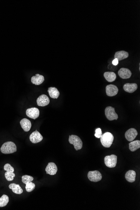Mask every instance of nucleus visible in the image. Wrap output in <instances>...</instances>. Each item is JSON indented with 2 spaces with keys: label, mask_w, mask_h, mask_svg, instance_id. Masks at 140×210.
Here are the masks:
<instances>
[{
  "label": "nucleus",
  "mask_w": 140,
  "mask_h": 210,
  "mask_svg": "<svg viewBox=\"0 0 140 210\" xmlns=\"http://www.w3.org/2000/svg\"><path fill=\"white\" fill-rule=\"evenodd\" d=\"M16 145L14 142H5L2 145L1 148V152L4 154H11L17 151Z\"/></svg>",
  "instance_id": "1"
},
{
  "label": "nucleus",
  "mask_w": 140,
  "mask_h": 210,
  "mask_svg": "<svg viewBox=\"0 0 140 210\" xmlns=\"http://www.w3.org/2000/svg\"><path fill=\"white\" fill-rule=\"evenodd\" d=\"M100 142L102 146L105 148H110L114 141V136L110 132H106L102 134L100 138Z\"/></svg>",
  "instance_id": "2"
},
{
  "label": "nucleus",
  "mask_w": 140,
  "mask_h": 210,
  "mask_svg": "<svg viewBox=\"0 0 140 210\" xmlns=\"http://www.w3.org/2000/svg\"><path fill=\"white\" fill-rule=\"evenodd\" d=\"M69 142L70 144H73L76 150L78 151L81 149L83 146V142L79 137L76 135H70L69 138Z\"/></svg>",
  "instance_id": "3"
},
{
  "label": "nucleus",
  "mask_w": 140,
  "mask_h": 210,
  "mask_svg": "<svg viewBox=\"0 0 140 210\" xmlns=\"http://www.w3.org/2000/svg\"><path fill=\"white\" fill-rule=\"evenodd\" d=\"M105 114L108 120L112 121L117 120L118 118L117 114L115 112V109L111 106L107 107L105 110Z\"/></svg>",
  "instance_id": "4"
},
{
  "label": "nucleus",
  "mask_w": 140,
  "mask_h": 210,
  "mask_svg": "<svg viewBox=\"0 0 140 210\" xmlns=\"http://www.w3.org/2000/svg\"><path fill=\"white\" fill-rule=\"evenodd\" d=\"M117 157L114 154L106 156L104 159L106 166L109 168H114L115 167L117 163Z\"/></svg>",
  "instance_id": "5"
},
{
  "label": "nucleus",
  "mask_w": 140,
  "mask_h": 210,
  "mask_svg": "<svg viewBox=\"0 0 140 210\" xmlns=\"http://www.w3.org/2000/svg\"><path fill=\"white\" fill-rule=\"evenodd\" d=\"M88 178L92 182H97L102 180V175L98 171H93L88 172Z\"/></svg>",
  "instance_id": "6"
},
{
  "label": "nucleus",
  "mask_w": 140,
  "mask_h": 210,
  "mask_svg": "<svg viewBox=\"0 0 140 210\" xmlns=\"http://www.w3.org/2000/svg\"><path fill=\"white\" fill-rule=\"evenodd\" d=\"M137 131L135 128H131L127 130L125 133V137L129 142H132L138 135Z\"/></svg>",
  "instance_id": "7"
},
{
  "label": "nucleus",
  "mask_w": 140,
  "mask_h": 210,
  "mask_svg": "<svg viewBox=\"0 0 140 210\" xmlns=\"http://www.w3.org/2000/svg\"><path fill=\"white\" fill-rule=\"evenodd\" d=\"M26 113L28 117L34 120L38 118L40 115V111L36 108H29L26 110Z\"/></svg>",
  "instance_id": "8"
},
{
  "label": "nucleus",
  "mask_w": 140,
  "mask_h": 210,
  "mask_svg": "<svg viewBox=\"0 0 140 210\" xmlns=\"http://www.w3.org/2000/svg\"><path fill=\"white\" fill-rule=\"evenodd\" d=\"M106 94L109 96H115L118 92V89L115 85L109 84L106 87Z\"/></svg>",
  "instance_id": "9"
},
{
  "label": "nucleus",
  "mask_w": 140,
  "mask_h": 210,
  "mask_svg": "<svg viewBox=\"0 0 140 210\" xmlns=\"http://www.w3.org/2000/svg\"><path fill=\"white\" fill-rule=\"evenodd\" d=\"M29 139L32 143L33 144H37L42 141L43 137L40 134V132L38 130H36L30 135L29 136Z\"/></svg>",
  "instance_id": "10"
},
{
  "label": "nucleus",
  "mask_w": 140,
  "mask_h": 210,
  "mask_svg": "<svg viewBox=\"0 0 140 210\" xmlns=\"http://www.w3.org/2000/svg\"><path fill=\"white\" fill-rule=\"evenodd\" d=\"M37 102L38 106L44 107L50 103V99L47 95L42 94L37 99Z\"/></svg>",
  "instance_id": "11"
},
{
  "label": "nucleus",
  "mask_w": 140,
  "mask_h": 210,
  "mask_svg": "<svg viewBox=\"0 0 140 210\" xmlns=\"http://www.w3.org/2000/svg\"><path fill=\"white\" fill-rule=\"evenodd\" d=\"M45 171L47 174L54 175L58 171V168L56 164L53 162H50L45 168Z\"/></svg>",
  "instance_id": "12"
},
{
  "label": "nucleus",
  "mask_w": 140,
  "mask_h": 210,
  "mask_svg": "<svg viewBox=\"0 0 140 210\" xmlns=\"http://www.w3.org/2000/svg\"><path fill=\"white\" fill-rule=\"evenodd\" d=\"M119 76L123 79H128L131 77L132 73L129 69L124 68H120L118 72Z\"/></svg>",
  "instance_id": "13"
},
{
  "label": "nucleus",
  "mask_w": 140,
  "mask_h": 210,
  "mask_svg": "<svg viewBox=\"0 0 140 210\" xmlns=\"http://www.w3.org/2000/svg\"><path fill=\"white\" fill-rule=\"evenodd\" d=\"M20 124L22 129L25 132H28L31 128V122L27 119H22V120L20 121Z\"/></svg>",
  "instance_id": "14"
},
{
  "label": "nucleus",
  "mask_w": 140,
  "mask_h": 210,
  "mask_svg": "<svg viewBox=\"0 0 140 210\" xmlns=\"http://www.w3.org/2000/svg\"><path fill=\"white\" fill-rule=\"evenodd\" d=\"M138 89V85L135 83H126L123 86L124 91L129 93H132Z\"/></svg>",
  "instance_id": "15"
},
{
  "label": "nucleus",
  "mask_w": 140,
  "mask_h": 210,
  "mask_svg": "<svg viewBox=\"0 0 140 210\" xmlns=\"http://www.w3.org/2000/svg\"><path fill=\"white\" fill-rule=\"evenodd\" d=\"M128 56H129V53L127 52L124 50H121L116 52L115 53L114 58L117 59L118 61H120L128 58Z\"/></svg>",
  "instance_id": "16"
},
{
  "label": "nucleus",
  "mask_w": 140,
  "mask_h": 210,
  "mask_svg": "<svg viewBox=\"0 0 140 210\" xmlns=\"http://www.w3.org/2000/svg\"><path fill=\"white\" fill-rule=\"evenodd\" d=\"M44 81V77L42 75L36 74V76H33L31 78V82L36 85L42 84Z\"/></svg>",
  "instance_id": "17"
},
{
  "label": "nucleus",
  "mask_w": 140,
  "mask_h": 210,
  "mask_svg": "<svg viewBox=\"0 0 140 210\" xmlns=\"http://www.w3.org/2000/svg\"><path fill=\"white\" fill-rule=\"evenodd\" d=\"M136 176V172L134 171L129 170L126 173L125 178L128 182H133L135 181Z\"/></svg>",
  "instance_id": "18"
},
{
  "label": "nucleus",
  "mask_w": 140,
  "mask_h": 210,
  "mask_svg": "<svg viewBox=\"0 0 140 210\" xmlns=\"http://www.w3.org/2000/svg\"><path fill=\"white\" fill-rule=\"evenodd\" d=\"M48 92L51 98L58 99L60 95V92L56 87H50L48 88Z\"/></svg>",
  "instance_id": "19"
},
{
  "label": "nucleus",
  "mask_w": 140,
  "mask_h": 210,
  "mask_svg": "<svg viewBox=\"0 0 140 210\" xmlns=\"http://www.w3.org/2000/svg\"><path fill=\"white\" fill-rule=\"evenodd\" d=\"M104 76L106 80L109 82L114 81L116 78V75L113 72H106L104 74Z\"/></svg>",
  "instance_id": "20"
},
{
  "label": "nucleus",
  "mask_w": 140,
  "mask_h": 210,
  "mask_svg": "<svg viewBox=\"0 0 140 210\" xmlns=\"http://www.w3.org/2000/svg\"><path fill=\"white\" fill-rule=\"evenodd\" d=\"M9 188L12 190L13 192L17 194H21L23 191L19 184L11 183L9 185Z\"/></svg>",
  "instance_id": "21"
},
{
  "label": "nucleus",
  "mask_w": 140,
  "mask_h": 210,
  "mask_svg": "<svg viewBox=\"0 0 140 210\" xmlns=\"http://www.w3.org/2000/svg\"><path fill=\"white\" fill-rule=\"evenodd\" d=\"M129 149L130 151L133 152L140 148V141L139 140L133 141L129 144Z\"/></svg>",
  "instance_id": "22"
},
{
  "label": "nucleus",
  "mask_w": 140,
  "mask_h": 210,
  "mask_svg": "<svg viewBox=\"0 0 140 210\" xmlns=\"http://www.w3.org/2000/svg\"><path fill=\"white\" fill-rule=\"evenodd\" d=\"M9 202V198L7 195H4L0 198V207L6 206Z\"/></svg>",
  "instance_id": "23"
},
{
  "label": "nucleus",
  "mask_w": 140,
  "mask_h": 210,
  "mask_svg": "<svg viewBox=\"0 0 140 210\" xmlns=\"http://www.w3.org/2000/svg\"><path fill=\"white\" fill-rule=\"evenodd\" d=\"M34 178L32 176L25 175L22 177V182L24 184H26L29 182H32Z\"/></svg>",
  "instance_id": "24"
},
{
  "label": "nucleus",
  "mask_w": 140,
  "mask_h": 210,
  "mask_svg": "<svg viewBox=\"0 0 140 210\" xmlns=\"http://www.w3.org/2000/svg\"><path fill=\"white\" fill-rule=\"evenodd\" d=\"M35 187V184L32 182L27 183L26 184V187H25L26 191L29 193L31 192L34 190Z\"/></svg>",
  "instance_id": "25"
},
{
  "label": "nucleus",
  "mask_w": 140,
  "mask_h": 210,
  "mask_svg": "<svg viewBox=\"0 0 140 210\" xmlns=\"http://www.w3.org/2000/svg\"><path fill=\"white\" fill-rule=\"evenodd\" d=\"M5 177L7 181H11L15 177V174L14 172H6L5 173Z\"/></svg>",
  "instance_id": "26"
},
{
  "label": "nucleus",
  "mask_w": 140,
  "mask_h": 210,
  "mask_svg": "<svg viewBox=\"0 0 140 210\" xmlns=\"http://www.w3.org/2000/svg\"><path fill=\"white\" fill-rule=\"evenodd\" d=\"M4 169L8 172H14V168L9 164H6L4 165Z\"/></svg>",
  "instance_id": "27"
},
{
  "label": "nucleus",
  "mask_w": 140,
  "mask_h": 210,
  "mask_svg": "<svg viewBox=\"0 0 140 210\" xmlns=\"http://www.w3.org/2000/svg\"><path fill=\"white\" fill-rule=\"evenodd\" d=\"M102 132L101 129L100 128H98L95 130V134L94 136L98 138H100L102 135Z\"/></svg>",
  "instance_id": "28"
},
{
  "label": "nucleus",
  "mask_w": 140,
  "mask_h": 210,
  "mask_svg": "<svg viewBox=\"0 0 140 210\" xmlns=\"http://www.w3.org/2000/svg\"><path fill=\"white\" fill-rule=\"evenodd\" d=\"M118 60L117 59H114V60L112 61V63L113 64V65H116L118 64Z\"/></svg>",
  "instance_id": "29"
}]
</instances>
